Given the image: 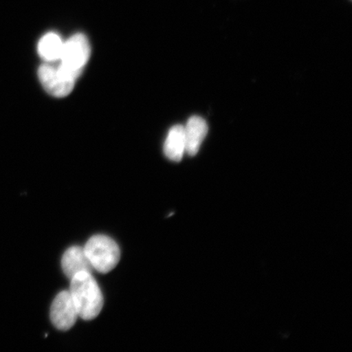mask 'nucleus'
<instances>
[{
	"mask_svg": "<svg viewBox=\"0 0 352 352\" xmlns=\"http://www.w3.org/2000/svg\"><path fill=\"white\" fill-rule=\"evenodd\" d=\"M69 293L79 318L85 320L98 318L104 306V297L90 272H81L70 279Z\"/></svg>",
	"mask_w": 352,
	"mask_h": 352,
	"instance_id": "f257e3e1",
	"label": "nucleus"
},
{
	"mask_svg": "<svg viewBox=\"0 0 352 352\" xmlns=\"http://www.w3.org/2000/svg\"><path fill=\"white\" fill-rule=\"evenodd\" d=\"M85 252L94 270L100 274H108L120 261V249L110 237L96 235L87 241Z\"/></svg>",
	"mask_w": 352,
	"mask_h": 352,
	"instance_id": "f03ea898",
	"label": "nucleus"
},
{
	"mask_svg": "<svg viewBox=\"0 0 352 352\" xmlns=\"http://www.w3.org/2000/svg\"><path fill=\"white\" fill-rule=\"evenodd\" d=\"M90 54V44L85 35L74 34L64 43L58 67L66 76L76 80L89 60Z\"/></svg>",
	"mask_w": 352,
	"mask_h": 352,
	"instance_id": "7ed1b4c3",
	"label": "nucleus"
},
{
	"mask_svg": "<svg viewBox=\"0 0 352 352\" xmlns=\"http://www.w3.org/2000/svg\"><path fill=\"white\" fill-rule=\"evenodd\" d=\"M38 78L44 89L56 98H65L72 91L76 80L66 76L59 67L43 65L38 69Z\"/></svg>",
	"mask_w": 352,
	"mask_h": 352,
	"instance_id": "20e7f679",
	"label": "nucleus"
},
{
	"mask_svg": "<svg viewBox=\"0 0 352 352\" xmlns=\"http://www.w3.org/2000/svg\"><path fill=\"white\" fill-rule=\"evenodd\" d=\"M78 318L76 307L69 290L57 294L50 311V318L54 327L64 331L69 330L76 324Z\"/></svg>",
	"mask_w": 352,
	"mask_h": 352,
	"instance_id": "39448f33",
	"label": "nucleus"
},
{
	"mask_svg": "<svg viewBox=\"0 0 352 352\" xmlns=\"http://www.w3.org/2000/svg\"><path fill=\"white\" fill-rule=\"evenodd\" d=\"M61 267L66 276L72 279L74 276L81 272L94 271L91 264L88 259L85 249L79 246H72L65 252L61 259Z\"/></svg>",
	"mask_w": 352,
	"mask_h": 352,
	"instance_id": "423d86ee",
	"label": "nucleus"
},
{
	"mask_svg": "<svg viewBox=\"0 0 352 352\" xmlns=\"http://www.w3.org/2000/svg\"><path fill=\"white\" fill-rule=\"evenodd\" d=\"M184 138H186V153L195 156L199 151L201 145L208 135V123L204 118L192 116L184 126Z\"/></svg>",
	"mask_w": 352,
	"mask_h": 352,
	"instance_id": "0eeeda50",
	"label": "nucleus"
},
{
	"mask_svg": "<svg viewBox=\"0 0 352 352\" xmlns=\"http://www.w3.org/2000/svg\"><path fill=\"white\" fill-rule=\"evenodd\" d=\"M164 153L170 160L179 162L186 153V138H184V126L176 125L171 127L166 136Z\"/></svg>",
	"mask_w": 352,
	"mask_h": 352,
	"instance_id": "6e6552de",
	"label": "nucleus"
},
{
	"mask_svg": "<svg viewBox=\"0 0 352 352\" xmlns=\"http://www.w3.org/2000/svg\"><path fill=\"white\" fill-rule=\"evenodd\" d=\"M63 46L64 42L58 34L48 33L44 35L38 43V54L48 63H54L60 60Z\"/></svg>",
	"mask_w": 352,
	"mask_h": 352,
	"instance_id": "1a4fd4ad",
	"label": "nucleus"
}]
</instances>
